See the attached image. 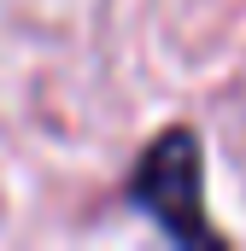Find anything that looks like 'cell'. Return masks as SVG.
I'll return each mask as SVG.
<instances>
[{
    "mask_svg": "<svg viewBox=\"0 0 246 251\" xmlns=\"http://www.w3.org/2000/svg\"><path fill=\"white\" fill-rule=\"evenodd\" d=\"M135 204L153 210L164 222V234L176 240H217L199 216V140L187 128H170L135 170Z\"/></svg>",
    "mask_w": 246,
    "mask_h": 251,
    "instance_id": "1",
    "label": "cell"
}]
</instances>
